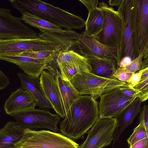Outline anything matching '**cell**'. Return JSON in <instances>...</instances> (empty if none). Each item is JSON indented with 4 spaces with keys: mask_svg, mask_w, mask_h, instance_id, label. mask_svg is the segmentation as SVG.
<instances>
[{
    "mask_svg": "<svg viewBox=\"0 0 148 148\" xmlns=\"http://www.w3.org/2000/svg\"><path fill=\"white\" fill-rule=\"evenodd\" d=\"M79 145L62 133L25 128L14 148H78Z\"/></svg>",
    "mask_w": 148,
    "mask_h": 148,
    "instance_id": "3",
    "label": "cell"
},
{
    "mask_svg": "<svg viewBox=\"0 0 148 148\" xmlns=\"http://www.w3.org/2000/svg\"><path fill=\"white\" fill-rule=\"evenodd\" d=\"M54 76L66 114L72 103L81 95L70 81L62 78L59 71H57Z\"/></svg>",
    "mask_w": 148,
    "mask_h": 148,
    "instance_id": "23",
    "label": "cell"
},
{
    "mask_svg": "<svg viewBox=\"0 0 148 148\" xmlns=\"http://www.w3.org/2000/svg\"><path fill=\"white\" fill-rule=\"evenodd\" d=\"M86 58L91 66L90 73L101 77L113 79L117 66L115 60L96 57Z\"/></svg>",
    "mask_w": 148,
    "mask_h": 148,
    "instance_id": "22",
    "label": "cell"
},
{
    "mask_svg": "<svg viewBox=\"0 0 148 148\" xmlns=\"http://www.w3.org/2000/svg\"><path fill=\"white\" fill-rule=\"evenodd\" d=\"M134 73L122 71L117 68L116 71L113 75V78L126 82L130 79Z\"/></svg>",
    "mask_w": 148,
    "mask_h": 148,
    "instance_id": "31",
    "label": "cell"
},
{
    "mask_svg": "<svg viewBox=\"0 0 148 148\" xmlns=\"http://www.w3.org/2000/svg\"><path fill=\"white\" fill-rule=\"evenodd\" d=\"M36 100L28 91L20 88L13 92L5 102V112L13 117L35 109Z\"/></svg>",
    "mask_w": 148,
    "mask_h": 148,
    "instance_id": "14",
    "label": "cell"
},
{
    "mask_svg": "<svg viewBox=\"0 0 148 148\" xmlns=\"http://www.w3.org/2000/svg\"><path fill=\"white\" fill-rule=\"evenodd\" d=\"M70 82L81 95H89L95 100L113 89L128 86L126 82L116 79L105 78L89 72L78 74Z\"/></svg>",
    "mask_w": 148,
    "mask_h": 148,
    "instance_id": "4",
    "label": "cell"
},
{
    "mask_svg": "<svg viewBox=\"0 0 148 148\" xmlns=\"http://www.w3.org/2000/svg\"><path fill=\"white\" fill-rule=\"evenodd\" d=\"M105 16L102 10L99 7L88 13L85 22V33L92 36H95L103 29Z\"/></svg>",
    "mask_w": 148,
    "mask_h": 148,
    "instance_id": "24",
    "label": "cell"
},
{
    "mask_svg": "<svg viewBox=\"0 0 148 148\" xmlns=\"http://www.w3.org/2000/svg\"><path fill=\"white\" fill-rule=\"evenodd\" d=\"M79 1L85 6L88 11V13L96 9L99 4L97 0H79Z\"/></svg>",
    "mask_w": 148,
    "mask_h": 148,
    "instance_id": "34",
    "label": "cell"
},
{
    "mask_svg": "<svg viewBox=\"0 0 148 148\" xmlns=\"http://www.w3.org/2000/svg\"><path fill=\"white\" fill-rule=\"evenodd\" d=\"M142 102L139 98H136L121 114L115 117L117 120V126L114 134L113 145L140 112Z\"/></svg>",
    "mask_w": 148,
    "mask_h": 148,
    "instance_id": "18",
    "label": "cell"
},
{
    "mask_svg": "<svg viewBox=\"0 0 148 148\" xmlns=\"http://www.w3.org/2000/svg\"><path fill=\"white\" fill-rule=\"evenodd\" d=\"M105 16L103 28L94 36L100 43L105 45L116 48L118 57L122 38V23L119 12L103 1L99 3V7Z\"/></svg>",
    "mask_w": 148,
    "mask_h": 148,
    "instance_id": "5",
    "label": "cell"
},
{
    "mask_svg": "<svg viewBox=\"0 0 148 148\" xmlns=\"http://www.w3.org/2000/svg\"><path fill=\"white\" fill-rule=\"evenodd\" d=\"M9 78L1 70L0 71V90L6 88L10 84Z\"/></svg>",
    "mask_w": 148,
    "mask_h": 148,
    "instance_id": "36",
    "label": "cell"
},
{
    "mask_svg": "<svg viewBox=\"0 0 148 148\" xmlns=\"http://www.w3.org/2000/svg\"><path fill=\"white\" fill-rule=\"evenodd\" d=\"M20 82V88L27 90L36 99L37 106L41 109L53 108L51 104L45 97L41 88L40 77H32L25 74L17 73Z\"/></svg>",
    "mask_w": 148,
    "mask_h": 148,
    "instance_id": "17",
    "label": "cell"
},
{
    "mask_svg": "<svg viewBox=\"0 0 148 148\" xmlns=\"http://www.w3.org/2000/svg\"><path fill=\"white\" fill-rule=\"evenodd\" d=\"M132 0H118L116 6L120 13L122 23V38L119 55V66L123 58L128 57L133 61L136 57L132 40Z\"/></svg>",
    "mask_w": 148,
    "mask_h": 148,
    "instance_id": "11",
    "label": "cell"
},
{
    "mask_svg": "<svg viewBox=\"0 0 148 148\" xmlns=\"http://www.w3.org/2000/svg\"><path fill=\"white\" fill-rule=\"evenodd\" d=\"M117 126V120L114 117H99L87 132V138L78 148H103L108 146L113 140Z\"/></svg>",
    "mask_w": 148,
    "mask_h": 148,
    "instance_id": "8",
    "label": "cell"
},
{
    "mask_svg": "<svg viewBox=\"0 0 148 148\" xmlns=\"http://www.w3.org/2000/svg\"><path fill=\"white\" fill-rule=\"evenodd\" d=\"M146 46L139 56L126 66L118 68L121 71L127 73H134L137 71L141 69L142 61L145 54Z\"/></svg>",
    "mask_w": 148,
    "mask_h": 148,
    "instance_id": "28",
    "label": "cell"
},
{
    "mask_svg": "<svg viewBox=\"0 0 148 148\" xmlns=\"http://www.w3.org/2000/svg\"><path fill=\"white\" fill-rule=\"evenodd\" d=\"M21 18L13 16L8 9L0 8V40L38 38L37 33L23 23Z\"/></svg>",
    "mask_w": 148,
    "mask_h": 148,
    "instance_id": "7",
    "label": "cell"
},
{
    "mask_svg": "<svg viewBox=\"0 0 148 148\" xmlns=\"http://www.w3.org/2000/svg\"><path fill=\"white\" fill-rule=\"evenodd\" d=\"M82 56V55L73 50H69L59 53L56 58V60L58 64L60 63L79 58Z\"/></svg>",
    "mask_w": 148,
    "mask_h": 148,
    "instance_id": "29",
    "label": "cell"
},
{
    "mask_svg": "<svg viewBox=\"0 0 148 148\" xmlns=\"http://www.w3.org/2000/svg\"><path fill=\"white\" fill-rule=\"evenodd\" d=\"M24 22L39 29L41 32L62 33L64 30L52 23L34 15L28 13L22 14L21 17Z\"/></svg>",
    "mask_w": 148,
    "mask_h": 148,
    "instance_id": "25",
    "label": "cell"
},
{
    "mask_svg": "<svg viewBox=\"0 0 148 148\" xmlns=\"http://www.w3.org/2000/svg\"><path fill=\"white\" fill-rule=\"evenodd\" d=\"M139 121H143L148 135V105H144L140 111Z\"/></svg>",
    "mask_w": 148,
    "mask_h": 148,
    "instance_id": "32",
    "label": "cell"
},
{
    "mask_svg": "<svg viewBox=\"0 0 148 148\" xmlns=\"http://www.w3.org/2000/svg\"><path fill=\"white\" fill-rule=\"evenodd\" d=\"M9 1L21 14H33L62 28L80 29L85 25L86 21L80 17L39 0Z\"/></svg>",
    "mask_w": 148,
    "mask_h": 148,
    "instance_id": "2",
    "label": "cell"
},
{
    "mask_svg": "<svg viewBox=\"0 0 148 148\" xmlns=\"http://www.w3.org/2000/svg\"><path fill=\"white\" fill-rule=\"evenodd\" d=\"M40 79L41 88L45 97L57 114L64 118L65 113L54 75L44 70Z\"/></svg>",
    "mask_w": 148,
    "mask_h": 148,
    "instance_id": "15",
    "label": "cell"
},
{
    "mask_svg": "<svg viewBox=\"0 0 148 148\" xmlns=\"http://www.w3.org/2000/svg\"><path fill=\"white\" fill-rule=\"evenodd\" d=\"M45 51L58 53L62 51L61 48L54 42L39 37L35 38L0 40V55Z\"/></svg>",
    "mask_w": 148,
    "mask_h": 148,
    "instance_id": "9",
    "label": "cell"
},
{
    "mask_svg": "<svg viewBox=\"0 0 148 148\" xmlns=\"http://www.w3.org/2000/svg\"><path fill=\"white\" fill-rule=\"evenodd\" d=\"M48 109H34L14 118L20 126L25 128L46 129L57 132L59 130L57 125L61 117L51 113Z\"/></svg>",
    "mask_w": 148,
    "mask_h": 148,
    "instance_id": "10",
    "label": "cell"
},
{
    "mask_svg": "<svg viewBox=\"0 0 148 148\" xmlns=\"http://www.w3.org/2000/svg\"><path fill=\"white\" fill-rule=\"evenodd\" d=\"M139 71L142 72L140 79L139 82H140L148 77V66L144 69H141Z\"/></svg>",
    "mask_w": 148,
    "mask_h": 148,
    "instance_id": "38",
    "label": "cell"
},
{
    "mask_svg": "<svg viewBox=\"0 0 148 148\" xmlns=\"http://www.w3.org/2000/svg\"><path fill=\"white\" fill-rule=\"evenodd\" d=\"M142 72L139 71L138 72L134 73L130 79L126 82L130 87L133 88L140 82Z\"/></svg>",
    "mask_w": 148,
    "mask_h": 148,
    "instance_id": "33",
    "label": "cell"
},
{
    "mask_svg": "<svg viewBox=\"0 0 148 148\" xmlns=\"http://www.w3.org/2000/svg\"><path fill=\"white\" fill-rule=\"evenodd\" d=\"M119 89L123 94L129 97H136V95L138 93L133 88H132L128 86L121 87Z\"/></svg>",
    "mask_w": 148,
    "mask_h": 148,
    "instance_id": "35",
    "label": "cell"
},
{
    "mask_svg": "<svg viewBox=\"0 0 148 148\" xmlns=\"http://www.w3.org/2000/svg\"><path fill=\"white\" fill-rule=\"evenodd\" d=\"M81 34L66 29L62 33L41 32L38 35L41 38L54 42L61 48L62 52H64L70 50L73 46L76 45Z\"/></svg>",
    "mask_w": 148,
    "mask_h": 148,
    "instance_id": "20",
    "label": "cell"
},
{
    "mask_svg": "<svg viewBox=\"0 0 148 148\" xmlns=\"http://www.w3.org/2000/svg\"><path fill=\"white\" fill-rule=\"evenodd\" d=\"M139 124L134 129L133 133L127 140L130 146L145 138H148V135L143 121H139Z\"/></svg>",
    "mask_w": 148,
    "mask_h": 148,
    "instance_id": "27",
    "label": "cell"
},
{
    "mask_svg": "<svg viewBox=\"0 0 148 148\" xmlns=\"http://www.w3.org/2000/svg\"><path fill=\"white\" fill-rule=\"evenodd\" d=\"M99 118L98 103L90 96L81 95L72 103L60 124L61 133L71 139L82 136Z\"/></svg>",
    "mask_w": 148,
    "mask_h": 148,
    "instance_id": "1",
    "label": "cell"
},
{
    "mask_svg": "<svg viewBox=\"0 0 148 148\" xmlns=\"http://www.w3.org/2000/svg\"><path fill=\"white\" fill-rule=\"evenodd\" d=\"M58 65L62 78L69 81L78 74L91 71L87 58L83 56L78 59L58 64Z\"/></svg>",
    "mask_w": 148,
    "mask_h": 148,
    "instance_id": "19",
    "label": "cell"
},
{
    "mask_svg": "<svg viewBox=\"0 0 148 148\" xmlns=\"http://www.w3.org/2000/svg\"><path fill=\"white\" fill-rule=\"evenodd\" d=\"M98 104L99 117H115L136 98L128 96L116 88L100 96Z\"/></svg>",
    "mask_w": 148,
    "mask_h": 148,
    "instance_id": "12",
    "label": "cell"
},
{
    "mask_svg": "<svg viewBox=\"0 0 148 148\" xmlns=\"http://www.w3.org/2000/svg\"><path fill=\"white\" fill-rule=\"evenodd\" d=\"M75 46L82 55L86 57H96L114 59L116 61L117 65V49L103 44L94 36H89L84 32L81 33Z\"/></svg>",
    "mask_w": 148,
    "mask_h": 148,
    "instance_id": "13",
    "label": "cell"
},
{
    "mask_svg": "<svg viewBox=\"0 0 148 148\" xmlns=\"http://www.w3.org/2000/svg\"><path fill=\"white\" fill-rule=\"evenodd\" d=\"M148 66V56L142 61V67L141 69H144ZM141 70V69H140Z\"/></svg>",
    "mask_w": 148,
    "mask_h": 148,
    "instance_id": "39",
    "label": "cell"
},
{
    "mask_svg": "<svg viewBox=\"0 0 148 148\" xmlns=\"http://www.w3.org/2000/svg\"><path fill=\"white\" fill-rule=\"evenodd\" d=\"M0 59L17 65L25 74L34 78L39 77L49 64L44 60L16 55H0Z\"/></svg>",
    "mask_w": 148,
    "mask_h": 148,
    "instance_id": "16",
    "label": "cell"
},
{
    "mask_svg": "<svg viewBox=\"0 0 148 148\" xmlns=\"http://www.w3.org/2000/svg\"><path fill=\"white\" fill-rule=\"evenodd\" d=\"M133 88L138 92L136 96L142 102L148 99V77L139 82Z\"/></svg>",
    "mask_w": 148,
    "mask_h": 148,
    "instance_id": "30",
    "label": "cell"
},
{
    "mask_svg": "<svg viewBox=\"0 0 148 148\" xmlns=\"http://www.w3.org/2000/svg\"><path fill=\"white\" fill-rule=\"evenodd\" d=\"M25 128L16 121H8L0 130V148H14V144L23 137Z\"/></svg>",
    "mask_w": 148,
    "mask_h": 148,
    "instance_id": "21",
    "label": "cell"
},
{
    "mask_svg": "<svg viewBox=\"0 0 148 148\" xmlns=\"http://www.w3.org/2000/svg\"><path fill=\"white\" fill-rule=\"evenodd\" d=\"M132 40L137 57L148 40V0H132Z\"/></svg>",
    "mask_w": 148,
    "mask_h": 148,
    "instance_id": "6",
    "label": "cell"
},
{
    "mask_svg": "<svg viewBox=\"0 0 148 148\" xmlns=\"http://www.w3.org/2000/svg\"><path fill=\"white\" fill-rule=\"evenodd\" d=\"M58 53L56 51H45L24 52L10 55L23 56L44 60L49 64L56 58Z\"/></svg>",
    "mask_w": 148,
    "mask_h": 148,
    "instance_id": "26",
    "label": "cell"
},
{
    "mask_svg": "<svg viewBox=\"0 0 148 148\" xmlns=\"http://www.w3.org/2000/svg\"><path fill=\"white\" fill-rule=\"evenodd\" d=\"M148 56V40L146 45V50L143 59L146 58Z\"/></svg>",
    "mask_w": 148,
    "mask_h": 148,
    "instance_id": "40",
    "label": "cell"
},
{
    "mask_svg": "<svg viewBox=\"0 0 148 148\" xmlns=\"http://www.w3.org/2000/svg\"><path fill=\"white\" fill-rule=\"evenodd\" d=\"M130 148H148V138L141 140L130 146Z\"/></svg>",
    "mask_w": 148,
    "mask_h": 148,
    "instance_id": "37",
    "label": "cell"
}]
</instances>
